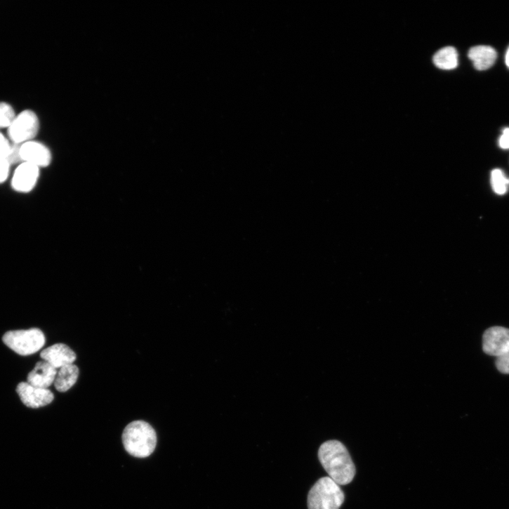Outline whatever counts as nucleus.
<instances>
[{
	"label": "nucleus",
	"mask_w": 509,
	"mask_h": 509,
	"mask_svg": "<svg viewBox=\"0 0 509 509\" xmlns=\"http://www.w3.org/2000/svg\"><path fill=\"white\" fill-rule=\"evenodd\" d=\"M319 459L332 480L339 485L350 484L356 468L347 448L336 440L324 443L319 450Z\"/></svg>",
	"instance_id": "1"
},
{
	"label": "nucleus",
	"mask_w": 509,
	"mask_h": 509,
	"mask_svg": "<svg viewBox=\"0 0 509 509\" xmlns=\"http://www.w3.org/2000/svg\"><path fill=\"white\" fill-rule=\"evenodd\" d=\"M123 443L126 451L136 458H147L155 450L157 443L154 428L145 421H134L123 433Z\"/></svg>",
	"instance_id": "2"
},
{
	"label": "nucleus",
	"mask_w": 509,
	"mask_h": 509,
	"mask_svg": "<svg viewBox=\"0 0 509 509\" xmlns=\"http://www.w3.org/2000/svg\"><path fill=\"white\" fill-rule=\"evenodd\" d=\"M345 494L340 485L329 477L319 479L308 494L309 509H340Z\"/></svg>",
	"instance_id": "3"
},
{
	"label": "nucleus",
	"mask_w": 509,
	"mask_h": 509,
	"mask_svg": "<svg viewBox=\"0 0 509 509\" xmlns=\"http://www.w3.org/2000/svg\"><path fill=\"white\" fill-rule=\"evenodd\" d=\"M3 341L8 348L22 356L37 353L46 343L45 336L39 329L9 331L4 335Z\"/></svg>",
	"instance_id": "4"
},
{
	"label": "nucleus",
	"mask_w": 509,
	"mask_h": 509,
	"mask_svg": "<svg viewBox=\"0 0 509 509\" xmlns=\"http://www.w3.org/2000/svg\"><path fill=\"white\" fill-rule=\"evenodd\" d=\"M39 128L37 114L31 110H26L16 116L8 128V134L12 143L23 145L37 137Z\"/></svg>",
	"instance_id": "5"
},
{
	"label": "nucleus",
	"mask_w": 509,
	"mask_h": 509,
	"mask_svg": "<svg viewBox=\"0 0 509 509\" xmlns=\"http://www.w3.org/2000/svg\"><path fill=\"white\" fill-rule=\"evenodd\" d=\"M484 353L496 357L509 350V329L503 327H491L487 329L482 338Z\"/></svg>",
	"instance_id": "6"
},
{
	"label": "nucleus",
	"mask_w": 509,
	"mask_h": 509,
	"mask_svg": "<svg viewBox=\"0 0 509 509\" xmlns=\"http://www.w3.org/2000/svg\"><path fill=\"white\" fill-rule=\"evenodd\" d=\"M17 392L22 402L31 409H39L54 399V395L49 389L36 387L27 382L20 383Z\"/></svg>",
	"instance_id": "7"
},
{
	"label": "nucleus",
	"mask_w": 509,
	"mask_h": 509,
	"mask_svg": "<svg viewBox=\"0 0 509 509\" xmlns=\"http://www.w3.org/2000/svg\"><path fill=\"white\" fill-rule=\"evenodd\" d=\"M39 176L40 168L29 163L22 162L14 173L12 187L19 192H29L37 185Z\"/></svg>",
	"instance_id": "8"
},
{
	"label": "nucleus",
	"mask_w": 509,
	"mask_h": 509,
	"mask_svg": "<svg viewBox=\"0 0 509 509\" xmlns=\"http://www.w3.org/2000/svg\"><path fill=\"white\" fill-rule=\"evenodd\" d=\"M20 153L23 162L40 168L48 166L52 161L50 150L44 144L34 140L22 145Z\"/></svg>",
	"instance_id": "9"
},
{
	"label": "nucleus",
	"mask_w": 509,
	"mask_h": 509,
	"mask_svg": "<svg viewBox=\"0 0 509 509\" xmlns=\"http://www.w3.org/2000/svg\"><path fill=\"white\" fill-rule=\"evenodd\" d=\"M41 357L56 369L74 364L77 359L75 352L65 344H55L41 353Z\"/></svg>",
	"instance_id": "10"
},
{
	"label": "nucleus",
	"mask_w": 509,
	"mask_h": 509,
	"mask_svg": "<svg viewBox=\"0 0 509 509\" xmlns=\"http://www.w3.org/2000/svg\"><path fill=\"white\" fill-rule=\"evenodd\" d=\"M57 374V369L48 362H39L29 374L27 383L36 387L48 389L55 382Z\"/></svg>",
	"instance_id": "11"
},
{
	"label": "nucleus",
	"mask_w": 509,
	"mask_h": 509,
	"mask_svg": "<svg viewBox=\"0 0 509 509\" xmlns=\"http://www.w3.org/2000/svg\"><path fill=\"white\" fill-rule=\"evenodd\" d=\"M468 58L472 61L476 70L483 71L490 68L495 63L497 53L490 46H478L469 51Z\"/></svg>",
	"instance_id": "12"
},
{
	"label": "nucleus",
	"mask_w": 509,
	"mask_h": 509,
	"mask_svg": "<svg viewBox=\"0 0 509 509\" xmlns=\"http://www.w3.org/2000/svg\"><path fill=\"white\" fill-rule=\"evenodd\" d=\"M79 375V368L74 364H68L60 369L54 384L59 392L69 390L77 382Z\"/></svg>",
	"instance_id": "13"
},
{
	"label": "nucleus",
	"mask_w": 509,
	"mask_h": 509,
	"mask_svg": "<svg viewBox=\"0 0 509 509\" xmlns=\"http://www.w3.org/2000/svg\"><path fill=\"white\" fill-rule=\"evenodd\" d=\"M433 62L439 69L454 70L458 65V52L454 47H445L436 53L433 57Z\"/></svg>",
	"instance_id": "14"
},
{
	"label": "nucleus",
	"mask_w": 509,
	"mask_h": 509,
	"mask_svg": "<svg viewBox=\"0 0 509 509\" xmlns=\"http://www.w3.org/2000/svg\"><path fill=\"white\" fill-rule=\"evenodd\" d=\"M491 183L494 191L498 194H503L508 189V180L500 169H494L491 174Z\"/></svg>",
	"instance_id": "15"
},
{
	"label": "nucleus",
	"mask_w": 509,
	"mask_h": 509,
	"mask_svg": "<svg viewBox=\"0 0 509 509\" xmlns=\"http://www.w3.org/2000/svg\"><path fill=\"white\" fill-rule=\"evenodd\" d=\"M15 117L14 109L5 102H0V129H8Z\"/></svg>",
	"instance_id": "16"
},
{
	"label": "nucleus",
	"mask_w": 509,
	"mask_h": 509,
	"mask_svg": "<svg viewBox=\"0 0 509 509\" xmlns=\"http://www.w3.org/2000/svg\"><path fill=\"white\" fill-rule=\"evenodd\" d=\"M21 146L22 145L11 144L9 154L6 159L11 166L23 162L20 153Z\"/></svg>",
	"instance_id": "17"
},
{
	"label": "nucleus",
	"mask_w": 509,
	"mask_h": 509,
	"mask_svg": "<svg viewBox=\"0 0 509 509\" xmlns=\"http://www.w3.org/2000/svg\"><path fill=\"white\" fill-rule=\"evenodd\" d=\"M496 366L501 373L509 374V350L496 357Z\"/></svg>",
	"instance_id": "18"
},
{
	"label": "nucleus",
	"mask_w": 509,
	"mask_h": 509,
	"mask_svg": "<svg viewBox=\"0 0 509 509\" xmlns=\"http://www.w3.org/2000/svg\"><path fill=\"white\" fill-rule=\"evenodd\" d=\"M11 147V143L9 140L0 133V160L7 158Z\"/></svg>",
	"instance_id": "19"
},
{
	"label": "nucleus",
	"mask_w": 509,
	"mask_h": 509,
	"mask_svg": "<svg viewBox=\"0 0 509 509\" xmlns=\"http://www.w3.org/2000/svg\"><path fill=\"white\" fill-rule=\"evenodd\" d=\"M11 165L6 159L0 160V184L7 180L10 175Z\"/></svg>",
	"instance_id": "20"
},
{
	"label": "nucleus",
	"mask_w": 509,
	"mask_h": 509,
	"mask_svg": "<svg viewBox=\"0 0 509 509\" xmlns=\"http://www.w3.org/2000/svg\"><path fill=\"white\" fill-rule=\"evenodd\" d=\"M498 143L501 148L503 150L509 149V128L503 130Z\"/></svg>",
	"instance_id": "21"
},
{
	"label": "nucleus",
	"mask_w": 509,
	"mask_h": 509,
	"mask_svg": "<svg viewBox=\"0 0 509 509\" xmlns=\"http://www.w3.org/2000/svg\"><path fill=\"white\" fill-rule=\"evenodd\" d=\"M505 64L507 67H509V49L508 50L505 55Z\"/></svg>",
	"instance_id": "22"
}]
</instances>
